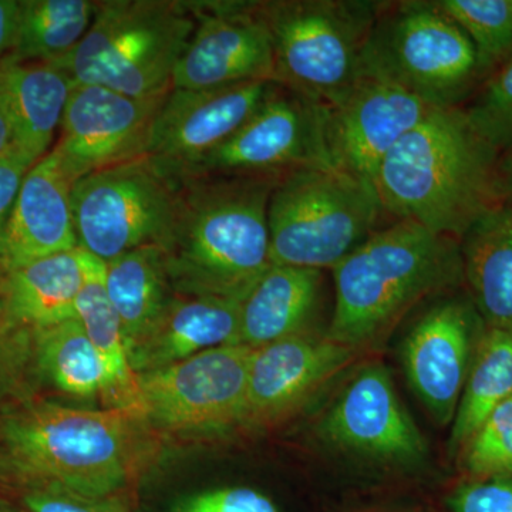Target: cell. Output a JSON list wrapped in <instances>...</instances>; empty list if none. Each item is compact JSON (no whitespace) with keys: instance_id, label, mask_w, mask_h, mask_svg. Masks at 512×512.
<instances>
[{"instance_id":"obj_19","label":"cell","mask_w":512,"mask_h":512,"mask_svg":"<svg viewBox=\"0 0 512 512\" xmlns=\"http://www.w3.org/2000/svg\"><path fill=\"white\" fill-rule=\"evenodd\" d=\"M73 184L52 150L30 168L0 234V275L79 247Z\"/></svg>"},{"instance_id":"obj_31","label":"cell","mask_w":512,"mask_h":512,"mask_svg":"<svg viewBox=\"0 0 512 512\" xmlns=\"http://www.w3.org/2000/svg\"><path fill=\"white\" fill-rule=\"evenodd\" d=\"M471 124L505 158L512 157V53L463 106Z\"/></svg>"},{"instance_id":"obj_32","label":"cell","mask_w":512,"mask_h":512,"mask_svg":"<svg viewBox=\"0 0 512 512\" xmlns=\"http://www.w3.org/2000/svg\"><path fill=\"white\" fill-rule=\"evenodd\" d=\"M457 456L470 480L512 477V396L478 426Z\"/></svg>"},{"instance_id":"obj_3","label":"cell","mask_w":512,"mask_h":512,"mask_svg":"<svg viewBox=\"0 0 512 512\" xmlns=\"http://www.w3.org/2000/svg\"><path fill=\"white\" fill-rule=\"evenodd\" d=\"M335 306L326 335L366 353L421 303L463 284L460 241L409 220L383 225L332 269Z\"/></svg>"},{"instance_id":"obj_41","label":"cell","mask_w":512,"mask_h":512,"mask_svg":"<svg viewBox=\"0 0 512 512\" xmlns=\"http://www.w3.org/2000/svg\"><path fill=\"white\" fill-rule=\"evenodd\" d=\"M0 512H28V511L16 510V508L8 507V505L0 504Z\"/></svg>"},{"instance_id":"obj_16","label":"cell","mask_w":512,"mask_h":512,"mask_svg":"<svg viewBox=\"0 0 512 512\" xmlns=\"http://www.w3.org/2000/svg\"><path fill=\"white\" fill-rule=\"evenodd\" d=\"M363 356L315 329L255 349L242 426L269 427L288 419Z\"/></svg>"},{"instance_id":"obj_8","label":"cell","mask_w":512,"mask_h":512,"mask_svg":"<svg viewBox=\"0 0 512 512\" xmlns=\"http://www.w3.org/2000/svg\"><path fill=\"white\" fill-rule=\"evenodd\" d=\"M379 0L256 2L274 45L276 84L325 106L362 77V57Z\"/></svg>"},{"instance_id":"obj_18","label":"cell","mask_w":512,"mask_h":512,"mask_svg":"<svg viewBox=\"0 0 512 512\" xmlns=\"http://www.w3.org/2000/svg\"><path fill=\"white\" fill-rule=\"evenodd\" d=\"M431 110L433 107L406 90L363 74L338 103L328 106L326 146L330 164L375 184L387 154Z\"/></svg>"},{"instance_id":"obj_13","label":"cell","mask_w":512,"mask_h":512,"mask_svg":"<svg viewBox=\"0 0 512 512\" xmlns=\"http://www.w3.org/2000/svg\"><path fill=\"white\" fill-rule=\"evenodd\" d=\"M414 320L402 363L414 394L440 426L453 423L485 325L470 296L446 293Z\"/></svg>"},{"instance_id":"obj_25","label":"cell","mask_w":512,"mask_h":512,"mask_svg":"<svg viewBox=\"0 0 512 512\" xmlns=\"http://www.w3.org/2000/svg\"><path fill=\"white\" fill-rule=\"evenodd\" d=\"M104 285L123 325L127 350L156 323L175 295L158 245L133 249L104 262Z\"/></svg>"},{"instance_id":"obj_2","label":"cell","mask_w":512,"mask_h":512,"mask_svg":"<svg viewBox=\"0 0 512 512\" xmlns=\"http://www.w3.org/2000/svg\"><path fill=\"white\" fill-rule=\"evenodd\" d=\"M274 175H202L174 180L175 205L158 247L175 293L242 302L268 271V205Z\"/></svg>"},{"instance_id":"obj_5","label":"cell","mask_w":512,"mask_h":512,"mask_svg":"<svg viewBox=\"0 0 512 512\" xmlns=\"http://www.w3.org/2000/svg\"><path fill=\"white\" fill-rule=\"evenodd\" d=\"M195 19L187 2L101 0L92 26L69 56L52 63L74 84L150 99L171 90Z\"/></svg>"},{"instance_id":"obj_7","label":"cell","mask_w":512,"mask_h":512,"mask_svg":"<svg viewBox=\"0 0 512 512\" xmlns=\"http://www.w3.org/2000/svg\"><path fill=\"white\" fill-rule=\"evenodd\" d=\"M363 74L433 109L463 107L483 82L473 43L437 0L383 2L363 52Z\"/></svg>"},{"instance_id":"obj_6","label":"cell","mask_w":512,"mask_h":512,"mask_svg":"<svg viewBox=\"0 0 512 512\" xmlns=\"http://www.w3.org/2000/svg\"><path fill=\"white\" fill-rule=\"evenodd\" d=\"M386 217L372 181L336 168L292 171L269 198L272 265L332 271Z\"/></svg>"},{"instance_id":"obj_26","label":"cell","mask_w":512,"mask_h":512,"mask_svg":"<svg viewBox=\"0 0 512 512\" xmlns=\"http://www.w3.org/2000/svg\"><path fill=\"white\" fill-rule=\"evenodd\" d=\"M93 0H19L9 59L56 63L69 56L92 26Z\"/></svg>"},{"instance_id":"obj_17","label":"cell","mask_w":512,"mask_h":512,"mask_svg":"<svg viewBox=\"0 0 512 512\" xmlns=\"http://www.w3.org/2000/svg\"><path fill=\"white\" fill-rule=\"evenodd\" d=\"M274 84L171 89L154 121L147 157L175 180L225 143L258 110Z\"/></svg>"},{"instance_id":"obj_23","label":"cell","mask_w":512,"mask_h":512,"mask_svg":"<svg viewBox=\"0 0 512 512\" xmlns=\"http://www.w3.org/2000/svg\"><path fill=\"white\" fill-rule=\"evenodd\" d=\"M93 255L77 247L0 275V296L29 329L49 328L76 316V302Z\"/></svg>"},{"instance_id":"obj_11","label":"cell","mask_w":512,"mask_h":512,"mask_svg":"<svg viewBox=\"0 0 512 512\" xmlns=\"http://www.w3.org/2000/svg\"><path fill=\"white\" fill-rule=\"evenodd\" d=\"M254 350L220 346L137 375V409L147 421L174 431L241 424Z\"/></svg>"},{"instance_id":"obj_39","label":"cell","mask_w":512,"mask_h":512,"mask_svg":"<svg viewBox=\"0 0 512 512\" xmlns=\"http://www.w3.org/2000/svg\"><path fill=\"white\" fill-rule=\"evenodd\" d=\"M16 151L19 150L16 146L15 121L10 113L8 100L0 93V157L9 156Z\"/></svg>"},{"instance_id":"obj_37","label":"cell","mask_w":512,"mask_h":512,"mask_svg":"<svg viewBox=\"0 0 512 512\" xmlns=\"http://www.w3.org/2000/svg\"><path fill=\"white\" fill-rule=\"evenodd\" d=\"M35 164L19 151L9 154V156L0 157V234L8 222L10 211H12L19 194L20 185Z\"/></svg>"},{"instance_id":"obj_12","label":"cell","mask_w":512,"mask_h":512,"mask_svg":"<svg viewBox=\"0 0 512 512\" xmlns=\"http://www.w3.org/2000/svg\"><path fill=\"white\" fill-rule=\"evenodd\" d=\"M187 6L195 30L175 66L171 89L276 83L274 45L256 2L201 0Z\"/></svg>"},{"instance_id":"obj_9","label":"cell","mask_w":512,"mask_h":512,"mask_svg":"<svg viewBox=\"0 0 512 512\" xmlns=\"http://www.w3.org/2000/svg\"><path fill=\"white\" fill-rule=\"evenodd\" d=\"M175 183L140 157L79 178L72 211L79 247L103 262L160 245L173 220Z\"/></svg>"},{"instance_id":"obj_34","label":"cell","mask_w":512,"mask_h":512,"mask_svg":"<svg viewBox=\"0 0 512 512\" xmlns=\"http://www.w3.org/2000/svg\"><path fill=\"white\" fill-rule=\"evenodd\" d=\"M171 512H281L268 495L251 487H220L184 495Z\"/></svg>"},{"instance_id":"obj_1","label":"cell","mask_w":512,"mask_h":512,"mask_svg":"<svg viewBox=\"0 0 512 512\" xmlns=\"http://www.w3.org/2000/svg\"><path fill=\"white\" fill-rule=\"evenodd\" d=\"M375 187L393 220L460 241L512 197L510 160L478 133L463 107L434 109L387 154Z\"/></svg>"},{"instance_id":"obj_38","label":"cell","mask_w":512,"mask_h":512,"mask_svg":"<svg viewBox=\"0 0 512 512\" xmlns=\"http://www.w3.org/2000/svg\"><path fill=\"white\" fill-rule=\"evenodd\" d=\"M18 13L19 0H0V60L12 49Z\"/></svg>"},{"instance_id":"obj_20","label":"cell","mask_w":512,"mask_h":512,"mask_svg":"<svg viewBox=\"0 0 512 512\" xmlns=\"http://www.w3.org/2000/svg\"><path fill=\"white\" fill-rule=\"evenodd\" d=\"M241 303L175 293L156 323L128 349L131 369L143 375L205 350L239 345Z\"/></svg>"},{"instance_id":"obj_21","label":"cell","mask_w":512,"mask_h":512,"mask_svg":"<svg viewBox=\"0 0 512 512\" xmlns=\"http://www.w3.org/2000/svg\"><path fill=\"white\" fill-rule=\"evenodd\" d=\"M325 271L271 265L241 303L239 345L259 349L313 330Z\"/></svg>"},{"instance_id":"obj_27","label":"cell","mask_w":512,"mask_h":512,"mask_svg":"<svg viewBox=\"0 0 512 512\" xmlns=\"http://www.w3.org/2000/svg\"><path fill=\"white\" fill-rule=\"evenodd\" d=\"M35 363L57 389L74 397L113 400V386L103 359L76 319L33 330Z\"/></svg>"},{"instance_id":"obj_29","label":"cell","mask_w":512,"mask_h":512,"mask_svg":"<svg viewBox=\"0 0 512 512\" xmlns=\"http://www.w3.org/2000/svg\"><path fill=\"white\" fill-rule=\"evenodd\" d=\"M74 319L83 326L107 367L113 386V402L137 409V375L128 359L123 325L107 296L104 262L96 256H93L86 282L77 298Z\"/></svg>"},{"instance_id":"obj_35","label":"cell","mask_w":512,"mask_h":512,"mask_svg":"<svg viewBox=\"0 0 512 512\" xmlns=\"http://www.w3.org/2000/svg\"><path fill=\"white\" fill-rule=\"evenodd\" d=\"M22 503L28 512H128L113 498L86 497L52 485H28Z\"/></svg>"},{"instance_id":"obj_42","label":"cell","mask_w":512,"mask_h":512,"mask_svg":"<svg viewBox=\"0 0 512 512\" xmlns=\"http://www.w3.org/2000/svg\"><path fill=\"white\" fill-rule=\"evenodd\" d=\"M510 178H511V195H512V157L510 158Z\"/></svg>"},{"instance_id":"obj_36","label":"cell","mask_w":512,"mask_h":512,"mask_svg":"<svg viewBox=\"0 0 512 512\" xmlns=\"http://www.w3.org/2000/svg\"><path fill=\"white\" fill-rule=\"evenodd\" d=\"M453 512H512V477L470 480L450 500Z\"/></svg>"},{"instance_id":"obj_24","label":"cell","mask_w":512,"mask_h":512,"mask_svg":"<svg viewBox=\"0 0 512 512\" xmlns=\"http://www.w3.org/2000/svg\"><path fill=\"white\" fill-rule=\"evenodd\" d=\"M73 86L55 64L0 60V93L15 121L16 146L33 163L52 150Z\"/></svg>"},{"instance_id":"obj_15","label":"cell","mask_w":512,"mask_h":512,"mask_svg":"<svg viewBox=\"0 0 512 512\" xmlns=\"http://www.w3.org/2000/svg\"><path fill=\"white\" fill-rule=\"evenodd\" d=\"M320 433L350 456L384 466H414L427 454L423 434L379 363L350 377L323 416Z\"/></svg>"},{"instance_id":"obj_40","label":"cell","mask_w":512,"mask_h":512,"mask_svg":"<svg viewBox=\"0 0 512 512\" xmlns=\"http://www.w3.org/2000/svg\"><path fill=\"white\" fill-rule=\"evenodd\" d=\"M13 474L10 470L8 460H6L5 453H3L2 446H0V488L3 485H8L9 481L12 480Z\"/></svg>"},{"instance_id":"obj_30","label":"cell","mask_w":512,"mask_h":512,"mask_svg":"<svg viewBox=\"0 0 512 512\" xmlns=\"http://www.w3.org/2000/svg\"><path fill=\"white\" fill-rule=\"evenodd\" d=\"M476 49L483 80L512 53V0H437Z\"/></svg>"},{"instance_id":"obj_28","label":"cell","mask_w":512,"mask_h":512,"mask_svg":"<svg viewBox=\"0 0 512 512\" xmlns=\"http://www.w3.org/2000/svg\"><path fill=\"white\" fill-rule=\"evenodd\" d=\"M511 396L512 332L485 328L451 423V450L457 453L493 410Z\"/></svg>"},{"instance_id":"obj_14","label":"cell","mask_w":512,"mask_h":512,"mask_svg":"<svg viewBox=\"0 0 512 512\" xmlns=\"http://www.w3.org/2000/svg\"><path fill=\"white\" fill-rule=\"evenodd\" d=\"M167 94L136 99L94 84H74L52 147L73 183L94 171L146 157Z\"/></svg>"},{"instance_id":"obj_10","label":"cell","mask_w":512,"mask_h":512,"mask_svg":"<svg viewBox=\"0 0 512 512\" xmlns=\"http://www.w3.org/2000/svg\"><path fill=\"white\" fill-rule=\"evenodd\" d=\"M328 106L274 84L258 110L184 177L274 175L333 168L326 146ZM175 178V180H178Z\"/></svg>"},{"instance_id":"obj_4","label":"cell","mask_w":512,"mask_h":512,"mask_svg":"<svg viewBox=\"0 0 512 512\" xmlns=\"http://www.w3.org/2000/svg\"><path fill=\"white\" fill-rule=\"evenodd\" d=\"M144 421L136 407L23 403L0 419V446L13 477L26 487L113 498L136 467Z\"/></svg>"},{"instance_id":"obj_33","label":"cell","mask_w":512,"mask_h":512,"mask_svg":"<svg viewBox=\"0 0 512 512\" xmlns=\"http://www.w3.org/2000/svg\"><path fill=\"white\" fill-rule=\"evenodd\" d=\"M32 360L33 330L13 316L0 296V399L19 389Z\"/></svg>"},{"instance_id":"obj_22","label":"cell","mask_w":512,"mask_h":512,"mask_svg":"<svg viewBox=\"0 0 512 512\" xmlns=\"http://www.w3.org/2000/svg\"><path fill=\"white\" fill-rule=\"evenodd\" d=\"M464 284L485 328L512 332V197L460 239Z\"/></svg>"}]
</instances>
